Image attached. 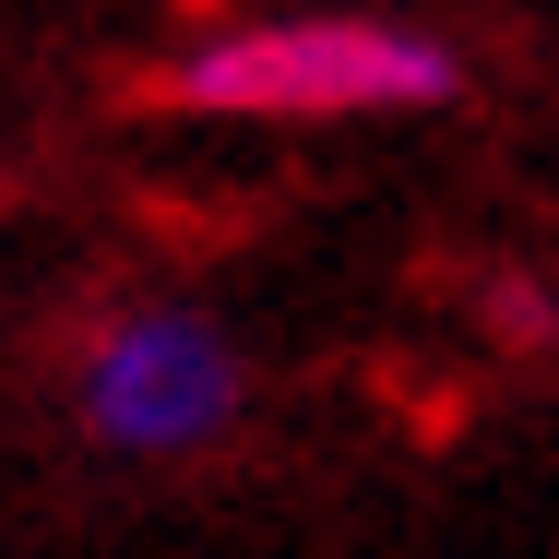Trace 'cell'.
Returning a JSON list of instances; mask_svg holds the SVG:
<instances>
[{
    "instance_id": "cell-3",
    "label": "cell",
    "mask_w": 559,
    "mask_h": 559,
    "mask_svg": "<svg viewBox=\"0 0 559 559\" xmlns=\"http://www.w3.org/2000/svg\"><path fill=\"white\" fill-rule=\"evenodd\" d=\"M500 322H512V334H559V310H548V298H524V286H500Z\"/></svg>"
},
{
    "instance_id": "cell-1",
    "label": "cell",
    "mask_w": 559,
    "mask_h": 559,
    "mask_svg": "<svg viewBox=\"0 0 559 559\" xmlns=\"http://www.w3.org/2000/svg\"><path fill=\"white\" fill-rule=\"evenodd\" d=\"M179 108L226 119H357V108H429L452 96V48L405 36V24H357V12H310V24H238L215 48H191L167 72Z\"/></svg>"
},
{
    "instance_id": "cell-2",
    "label": "cell",
    "mask_w": 559,
    "mask_h": 559,
    "mask_svg": "<svg viewBox=\"0 0 559 559\" xmlns=\"http://www.w3.org/2000/svg\"><path fill=\"white\" fill-rule=\"evenodd\" d=\"M238 417V345L203 310H119L108 334L84 345V429L96 452H203Z\"/></svg>"
}]
</instances>
